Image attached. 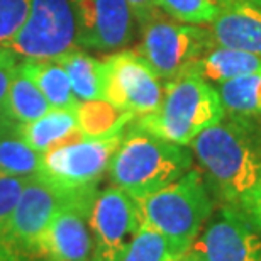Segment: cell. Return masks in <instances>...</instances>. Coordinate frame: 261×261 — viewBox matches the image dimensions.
<instances>
[{"instance_id": "6da1fadb", "label": "cell", "mask_w": 261, "mask_h": 261, "mask_svg": "<svg viewBox=\"0 0 261 261\" xmlns=\"http://www.w3.org/2000/svg\"><path fill=\"white\" fill-rule=\"evenodd\" d=\"M198 170L222 205L243 212L261 189V121L227 114L190 144Z\"/></svg>"}, {"instance_id": "7a4b0ae2", "label": "cell", "mask_w": 261, "mask_h": 261, "mask_svg": "<svg viewBox=\"0 0 261 261\" xmlns=\"http://www.w3.org/2000/svg\"><path fill=\"white\" fill-rule=\"evenodd\" d=\"M194 154L184 144L161 139L139 127L124 134V139L109 165L114 187L136 200L173 184L194 168Z\"/></svg>"}, {"instance_id": "3957f363", "label": "cell", "mask_w": 261, "mask_h": 261, "mask_svg": "<svg viewBox=\"0 0 261 261\" xmlns=\"http://www.w3.org/2000/svg\"><path fill=\"white\" fill-rule=\"evenodd\" d=\"M143 222L168 239L181 258L190 251L214 214V194L198 168L154 194L138 200Z\"/></svg>"}, {"instance_id": "277c9868", "label": "cell", "mask_w": 261, "mask_h": 261, "mask_svg": "<svg viewBox=\"0 0 261 261\" xmlns=\"http://www.w3.org/2000/svg\"><path fill=\"white\" fill-rule=\"evenodd\" d=\"M226 109L217 88L194 73L165 83L158 111L139 116L134 126L161 139L190 146L202 130L222 121Z\"/></svg>"}, {"instance_id": "5b68a950", "label": "cell", "mask_w": 261, "mask_h": 261, "mask_svg": "<svg viewBox=\"0 0 261 261\" xmlns=\"http://www.w3.org/2000/svg\"><path fill=\"white\" fill-rule=\"evenodd\" d=\"M97 194V189H63L39 175L33 176L0 241V261H41V239L55 214L71 203L92 205Z\"/></svg>"}, {"instance_id": "8992f818", "label": "cell", "mask_w": 261, "mask_h": 261, "mask_svg": "<svg viewBox=\"0 0 261 261\" xmlns=\"http://www.w3.org/2000/svg\"><path fill=\"white\" fill-rule=\"evenodd\" d=\"M141 28L143 41L138 53L166 82L190 73L192 66L216 46L208 29L165 17L158 10Z\"/></svg>"}, {"instance_id": "52a82bcc", "label": "cell", "mask_w": 261, "mask_h": 261, "mask_svg": "<svg viewBox=\"0 0 261 261\" xmlns=\"http://www.w3.org/2000/svg\"><path fill=\"white\" fill-rule=\"evenodd\" d=\"M75 44L76 20L70 0H31L28 17L4 46L24 58L55 60Z\"/></svg>"}, {"instance_id": "ba28073f", "label": "cell", "mask_w": 261, "mask_h": 261, "mask_svg": "<svg viewBox=\"0 0 261 261\" xmlns=\"http://www.w3.org/2000/svg\"><path fill=\"white\" fill-rule=\"evenodd\" d=\"M124 130L100 138H83L43 154L39 176L63 189H97L124 139Z\"/></svg>"}, {"instance_id": "9c48e42d", "label": "cell", "mask_w": 261, "mask_h": 261, "mask_svg": "<svg viewBox=\"0 0 261 261\" xmlns=\"http://www.w3.org/2000/svg\"><path fill=\"white\" fill-rule=\"evenodd\" d=\"M103 100L136 117L158 111L165 95L161 78L136 51L103 58Z\"/></svg>"}, {"instance_id": "30bf717a", "label": "cell", "mask_w": 261, "mask_h": 261, "mask_svg": "<svg viewBox=\"0 0 261 261\" xmlns=\"http://www.w3.org/2000/svg\"><path fill=\"white\" fill-rule=\"evenodd\" d=\"M88 224L93 238L92 261H121L143 217L138 200L112 185L97 194Z\"/></svg>"}, {"instance_id": "8fae6325", "label": "cell", "mask_w": 261, "mask_h": 261, "mask_svg": "<svg viewBox=\"0 0 261 261\" xmlns=\"http://www.w3.org/2000/svg\"><path fill=\"white\" fill-rule=\"evenodd\" d=\"M202 261H261V229L222 205L212 214L190 251Z\"/></svg>"}, {"instance_id": "7c38bea8", "label": "cell", "mask_w": 261, "mask_h": 261, "mask_svg": "<svg viewBox=\"0 0 261 261\" xmlns=\"http://www.w3.org/2000/svg\"><path fill=\"white\" fill-rule=\"evenodd\" d=\"M76 43L98 51H117L134 38L136 17L127 0H70Z\"/></svg>"}, {"instance_id": "4fadbf2b", "label": "cell", "mask_w": 261, "mask_h": 261, "mask_svg": "<svg viewBox=\"0 0 261 261\" xmlns=\"http://www.w3.org/2000/svg\"><path fill=\"white\" fill-rule=\"evenodd\" d=\"M92 205L60 208L41 239V261H92L93 238L88 224Z\"/></svg>"}, {"instance_id": "5bb4252c", "label": "cell", "mask_w": 261, "mask_h": 261, "mask_svg": "<svg viewBox=\"0 0 261 261\" xmlns=\"http://www.w3.org/2000/svg\"><path fill=\"white\" fill-rule=\"evenodd\" d=\"M208 33L216 46L261 56V9L249 0H222Z\"/></svg>"}, {"instance_id": "9a60e30c", "label": "cell", "mask_w": 261, "mask_h": 261, "mask_svg": "<svg viewBox=\"0 0 261 261\" xmlns=\"http://www.w3.org/2000/svg\"><path fill=\"white\" fill-rule=\"evenodd\" d=\"M17 129L20 138L43 154L85 138L78 127L75 109H51L34 122L19 124Z\"/></svg>"}, {"instance_id": "2e32d148", "label": "cell", "mask_w": 261, "mask_h": 261, "mask_svg": "<svg viewBox=\"0 0 261 261\" xmlns=\"http://www.w3.org/2000/svg\"><path fill=\"white\" fill-rule=\"evenodd\" d=\"M256 71H261L259 55L221 46H212L190 70V73L198 75L205 82L219 85Z\"/></svg>"}, {"instance_id": "e0dca14e", "label": "cell", "mask_w": 261, "mask_h": 261, "mask_svg": "<svg viewBox=\"0 0 261 261\" xmlns=\"http://www.w3.org/2000/svg\"><path fill=\"white\" fill-rule=\"evenodd\" d=\"M19 124L0 121V178L36 176L43 168V153L20 138Z\"/></svg>"}, {"instance_id": "ac0fdd59", "label": "cell", "mask_w": 261, "mask_h": 261, "mask_svg": "<svg viewBox=\"0 0 261 261\" xmlns=\"http://www.w3.org/2000/svg\"><path fill=\"white\" fill-rule=\"evenodd\" d=\"M19 70L36 83L53 109H75L78 106L68 73L56 60L25 58L19 63Z\"/></svg>"}, {"instance_id": "d6986e66", "label": "cell", "mask_w": 261, "mask_h": 261, "mask_svg": "<svg viewBox=\"0 0 261 261\" xmlns=\"http://www.w3.org/2000/svg\"><path fill=\"white\" fill-rule=\"evenodd\" d=\"M66 70L78 102L103 100V61L73 48L55 58Z\"/></svg>"}, {"instance_id": "ffe728a7", "label": "cell", "mask_w": 261, "mask_h": 261, "mask_svg": "<svg viewBox=\"0 0 261 261\" xmlns=\"http://www.w3.org/2000/svg\"><path fill=\"white\" fill-rule=\"evenodd\" d=\"M49 102L36 87V83L17 68L9 87L4 116L15 124H29L51 111Z\"/></svg>"}, {"instance_id": "44dd1931", "label": "cell", "mask_w": 261, "mask_h": 261, "mask_svg": "<svg viewBox=\"0 0 261 261\" xmlns=\"http://www.w3.org/2000/svg\"><path fill=\"white\" fill-rule=\"evenodd\" d=\"M75 111L78 127L85 138H100L122 133L124 127L136 119L134 114L121 111L107 100L78 102Z\"/></svg>"}, {"instance_id": "7402d4cb", "label": "cell", "mask_w": 261, "mask_h": 261, "mask_svg": "<svg viewBox=\"0 0 261 261\" xmlns=\"http://www.w3.org/2000/svg\"><path fill=\"white\" fill-rule=\"evenodd\" d=\"M217 92L227 114L261 117V71L221 83Z\"/></svg>"}, {"instance_id": "603a6c76", "label": "cell", "mask_w": 261, "mask_h": 261, "mask_svg": "<svg viewBox=\"0 0 261 261\" xmlns=\"http://www.w3.org/2000/svg\"><path fill=\"white\" fill-rule=\"evenodd\" d=\"M180 259L170 241L148 224H141L121 261H176Z\"/></svg>"}, {"instance_id": "cb8c5ba5", "label": "cell", "mask_w": 261, "mask_h": 261, "mask_svg": "<svg viewBox=\"0 0 261 261\" xmlns=\"http://www.w3.org/2000/svg\"><path fill=\"white\" fill-rule=\"evenodd\" d=\"M168 17L185 24H211L221 10L222 0H154Z\"/></svg>"}, {"instance_id": "d4e9b609", "label": "cell", "mask_w": 261, "mask_h": 261, "mask_svg": "<svg viewBox=\"0 0 261 261\" xmlns=\"http://www.w3.org/2000/svg\"><path fill=\"white\" fill-rule=\"evenodd\" d=\"M33 176H9L0 178V241H2L5 229L12 217V212L17 205L24 187Z\"/></svg>"}, {"instance_id": "484cf974", "label": "cell", "mask_w": 261, "mask_h": 261, "mask_svg": "<svg viewBox=\"0 0 261 261\" xmlns=\"http://www.w3.org/2000/svg\"><path fill=\"white\" fill-rule=\"evenodd\" d=\"M31 9V0H0V46L20 29Z\"/></svg>"}, {"instance_id": "4316f807", "label": "cell", "mask_w": 261, "mask_h": 261, "mask_svg": "<svg viewBox=\"0 0 261 261\" xmlns=\"http://www.w3.org/2000/svg\"><path fill=\"white\" fill-rule=\"evenodd\" d=\"M17 68H19L17 55L12 49L2 46L0 48V121L5 119L4 116L5 100H7L9 87L12 83V78L15 75V71H17Z\"/></svg>"}, {"instance_id": "83f0119b", "label": "cell", "mask_w": 261, "mask_h": 261, "mask_svg": "<svg viewBox=\"0 0 261 261\" xmlns=\"http://www.w3.org/2000/svg\"><path fill=\"white\" fill-rule=\"evenodd\" d=\"M127 4L130 5V10H133L134 17L139 24H143L146 19H149L158 10L154 0H127Z\"/></svg>"}, {"instance_id": "f1b7e54d", "label": "cell", "mask_w": 261, "mask_h": 261, "mask_svg": "<svg viewBox=\"0 0 261 261\" xmlns=\"http://www.w3.org/2000/svg\"><path fill=\"white\" fill-rule=\"evenodd\" d=\"M241 214H244V216H246L254 226H256L258 229H261V189L251 197V200L244 205Z\"/></svg>"}, {"instance_id": "f546056e", "label": "cell", "mask_w": 261, "mask_h": 261, "mask_svg": "<svg viewBox=\"0 0 261 261\" xmlns=\"http://www.w3.org/2000/svg\"><path fill=\"white\" fill-rule=\"evenodd\" d=\"M178 261H202L198 256H195V254H192V253H187V254H184Z\"/></svg>"}, {"instance_id": "4dcf8cb0", "label": "cell", "mask_w": 261, "mask_h": 261, "mask_svg": "<svg viewBox=\"0 0 261 261\" xmlns=\"http://www.w3.org/2000/svg\"><path fill=\"white\" fill-rule=\"evenodd\" d=\"M249 2H251V4H254V5H256V7H258V9H261V0H249Z\"/></svg>"}]
</instances>
